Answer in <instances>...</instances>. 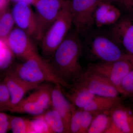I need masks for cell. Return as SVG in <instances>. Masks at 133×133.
<instances>
[{"mask_svg": "<svg viewBox=\"0 0 133 133\" xmlns=\"http://www.w3.org/2000/svg\"><path fill=\"white\" fill-rule=\"evenodd\" d=\"M79 36L76 30L69 32L49 62L61 78L72 85L84 72L80 63L83 48Z\"/></svg>", "mask_w": 133, "mask_h": 133, "instance_id": "6da1fadb", "label": "cell"}, {"mask_svg": "<svg viewBox=\"0 0 133 133\" xmlns=\"http://www.w3.org/2000/svg\"><path fill=\"white\" fill-rule=\"evenodd\" d=\"M83 49L88 57L97 62H112L127 59L131 58L113 38L109 32L92 30L87 33Z\"/></svg>", "mask_w": 133, "mask_h": 133, "instance_id": "7a4b0ae2", "label": "cell"}, {"mask_svg": "<svg viewBox=\"0 0 133 133\" xmlns=\"http://www.w3.org/2000/svg\"><path fill=\"white\" fill-rule=\"evenodd\" d=\"M17 76L28 82L41 84L43 82L59 85L62 88H70L72 85L63 80L49 63L36 53L22 63L10 69Z\"/></svg>", "mask_w": 133, "mask_h": 133, "instance_id": "3957f363", "label": "cell"}, {"mask_svg": "<svg viewBox=\"0 0 133 133\" xmlns=\"http://www.w3.org/2000/svg\"><path fill=\"white\" fill-rule=\"evenodd\" d=\"M72 25L69 2L62 9L41 40L42 53L45 58H50L68 35Z\"/></svg>", "mask_w": 133, "mask_h": 133, "instance_id": "277c9868", "label": "cell"}, {"mask_svg": "<svg viewBox=\"0 0 133 133\" xmlns=\"http://www.w3.org/2000/svg\"><path fill=\"white\" fill-rule=\"evenodd\" d=\"M102 0H70L72 24L80 35H85L94 26L95 10Z\"/></svg>", "mask_w": 133, "mask_h": 133, "instance_id": "5b68a950", "label": "cell"}, {"mask_svg": "<svg viewBox=\"0 0 133 133\" xmlns=\"http://www.w3.org/2000/svg\"><path fill=\"white\" fill-rule=\"evenodd\" d=\"M70 0H36V9L37 33L36 39L41 41L51 25Z\"/></svg>", "mask_w": 133, "mask_h": 133, "instance_id": "8992f818", "label": "cell"}, {"mask_svg": "<svg viewBox=\"0 0 133 133\" xmlns=\"http://www.w3.org/2000/svg\"><path fill=\"white\" fill-rule=\"evenodd\" d=\"M72 85L84 88L96 96L118 97L121 94L107 79L87 69Z\"/></svg>", "mask_w": 133, "mask_h": 133, "instance_id": "52a82bcc", "label": "cell"}, {"mask_svg": "<svg viewBox=\"0 0 133 133\" xmlns=\"http://www.w3.org/2000/svg\"><path fill=\"white\" fill-rule=\"evenodd\" d=\"M133 69V63L127 59L115 62L90 63L87 67L88 70L100 74L107 79L117 88L119 92L122 81Z\"/></svg>", "mask_w": 133, "mask_h": 133, "instance_id": "ba28073f", "label": "cell"}, {"mask_svg": "<svg viewBox=\"0 0 133 133\" xmlns=\"http://www.w3.org/2000/svg\"><path fill=\"white\" fill-rule=\"evenodd\" d=\"M4 41L15 56L23 61L38 53L31 37L17 27L13 29Z\"/></svg>", "mask_w": 133, "mask_h": 133, "instance_id": "9c48e42d", "label": "cell"}, {"mask_svg": "<svg viewBox=\"0 0 133 133\" xmlns=\"http://www.w3.org/2000/svg\"><path fill=\"white\" fill-rule=\"evenodd\" d=\"M133 63V20L128 15L121 17L108 31Z\"/></svg>", "mask_w": 133, "mask_h": 133, "instance_id": "30bf717a", "label": "cell"}, {"mask_svg": "<svg viewBox=\"0 0 133 133\" xmlns=\"http://www.w3.org/2000/svg\"><path fill=\"white\" fill-rule=\"evenodd\" d=\"M109 113L111 122L105 133H133V111L123 100Z\"/></svg>", "mask_w": 133, "mask_h": 133, "instance_id": "8fae6325", "label": "cell"}, {"mask_svg": "<svg viewBox=\"0 0 133 133\" xmlns=\"http://www.w3.org/2000/svg\"><path fill=\"white\" fill-rule=\"evenodd\" d=\"M5 75L2 81L7 88L10 96L9 104L6 111L19 103L27 92L35 90L41 84L24 80L17 76L10 69L5 72Z\"/></svg>", "mask_w": 133, "mask_h": 133, "instance_id": "7c38bea8", "label": "cell"}, {"mask_svg": "<svg viewBox=\"0 0 133 133\" xmlns=\"http://www.w3.org/2000/svg\"><path fill=\"white\" fill-rule=\"evenodd\" d=\"M30 6L24 2L16 3L11 13L16 27L35 38L36 20L35 13Z\"/></svg>", "mask_w": 133, "mask_h": 133, "instance_id": "4fadbf2b", "label": "cell"}, {"mask_svg": "<svg viewBox=\"0 0 133 133\" xmlns=\"http://www.w3.org/2000/svg\"><path fill=\"white\" fill-rule=\"evenodd\" d=\"M74 105L66 97L59 85L51 88V106L58 113L64 122L66 133H70V122Z\"/></svg>", "mask_w": 133, "mask_h": 133, "instance_id": "5bb4252c", "label": "cell"}, {"mask_svg": "<svg viewBox=\"0 0 133 133\" xmlns=\"http://www.w3.org/2000/svg\"><path fill=\"white\" fill-rule=\"evenodd\" d=\"M111 3L102 1L95 10L94 16V26L98 29L111 26L121 17V12Z\"/></svg>", "mask_w": 133, "mask_h": 133, "instance_id": "9a60e30c", "label": "cell"}, {"mask_svg": "<svg viewBox=\"0 0 133 133\" xmlns=\"http://www.w3.org/2000/svg\"><path fill=\"white\" fill-rule=\"evenodd\" d=\"M123 99L119 97L96 96L83 109L95 113L109 111L121 103Z\"/></svg>", "mask_w": 133, "mask_h": 133, "instance_id": "2e32d148", "label": "cell"}, {"mask_svg": "<svg viewBox=\"0 0 133 133\" xmlns=\"http://www.w3.org/2000/svg\"><path fill=\"white\" fill-rule=\"evenodd\" d=\"M68 92H63L72 104L77 108L83 109L92 100L95 95L84 88L72 85Z\"/></svg>", "mask_w": 133, "mask_h": 133, "instance_id": "e0dca14e", "label": "cell"}, {"mask_svg": "<svg viewBox=\"0 0 133 133\" xmlns=\"http://www.w3.org/2000/svg\"><path fill=\"white\" fill-rule=\"evenodd\" d=\"M44 109L30 95L25 99H23L17 104L9 108L7 111L17 113L27 114L38 116L45 112Z\"/></svg>", "mask_w": 133, "mask_h": 133, "instance_id": "ac0fdd59", "label": "cell"}, {"mask_svg": "<svg viewBox=\"0 0 133 133\" xmlns=\"http://www.w3.org/2000/svg\"><path fill=\"white\" fill-rule=\"evenodd\" d=\"M40 115L45 121L50 133H66L63 120L55 109H49Z\"/></svg>", "mask_w": 133, "mask_h": 133, "instance_id": "d6986e66", "label": "cell"}, {"mask_svg": "<svg viewBox=\"0 0 133 133\" xmlns=\"http://www.w3.org/2000/svg\"><path fill=\"white\" fill-rule=\"evenodd\" d=\"M51 88L48 84H41L30 94L45 111L51 106Z\"/></svg>", "mask_w": 133, "mask_h": 133, "instance_id": "ffe728a7", "label": "cell"}, {"mask_svg": "<svg viewBox=\"0 0 133 133\" xmlns=\"http://www.w3.org/2000/svg\"><path fill=\"white\" fill-rule=\"evenodd\" d=\"M111 122L109 111L101 112L95 115L87 133H105Z\"/></svg>", "mask_w": 133, "mask_h": 133, "instance_id": "44dd1931", "label": "cell"}, {"mask_svg": "<svg viewBox=\"0 0 133 133\" xmlns=\"http://www.w3.org/2000/svg\"><path fill=\"white\" fill-rule=\"evenodd\" d=\"M10 127L12 133H35L33 121L21 117L10 115Z\"/></svg>", "mask_w": 133, "mask_h": 133, "instance_id": "7402d4cb", "label": "cell"}, {"mask_svg": "<svg viewBox=\"0 0 133 133\" xmlns=\"http://www.w3.org/2000/svg\"><path fill=\"white\" fill-rule=\"evenodd\" d=\"M14 21L11 12L7 9L0 14V38L5 40L14 28Z\"/></svg>", "mask_w": 133, "mask_h": 133, "instance_id": "603a6c76", "label": "cell"}, {"mask_svg": "<svg viewBox=\"0 0 133 133\" xmlns=\"http://www.w3.org/2000/svg\"><path fill=\"white\" fill-rule=\"evenodd\" d=\"M119 92L126 99H133V69L122 81Z\"/></svg>", "mask_w": 133, "mask_h": 133, "instance_id": "cb8c5ba5", "label": "cell"}, {"mask_svg": "<svg viewBox=\"0 0 133 133\" xmlns=\"http://www.w3.org/2000/svg\"><path fill=\"white\" fill-rule=\"evenodd\" d=\"M14 56L7 45L0 50V72H5L12 67Z\"/></svg>", "mask_w": 133, "mask_h": 133, "instance_id": "d4e9b609", "label": "cell"}, {"mask_svg": "<svg viewBox=\"0 0 133 133\" xmlns=\"http://www.w3.org/2000/svg\"><path fill=\"white\" fill-rule=\"evenodd\" d=\"M82 109L73 105L70 122V133H79L81 127Z\"/></svg>", "mask_w": 133, "mask_h": 133, "instance_id": "484cf974", "label": "cell"}, {"mask_svg": "<svg viewBox=\"0 0 133 133\" xmlns=\"http://www.w3.org/2000/svg\"><path fill=\"white\" fill-rule=\"evenodd\" d=\"M97 113L82 109L81 127L79 133H87L95 115Z\"/></svg>", "mask_w": 133, "mask_h": 133, "instance_id": "4316f807", "label": "cell"}, {"mask_svg": "<svg viewBox=\"0 0 133 133\" xmlns=\"http://www.w3.org/2000/svg\"><path fill=\"white\" fill-rule=\"evenodd\" d=\"M10 102L9 93L3 81L0 82V111H6Z\"/></svg>", "mask_w": 133, "mask_h": 133, "instance_id": "83f0119b", "label": "cell"}, {"mask_svg": "<svg viewBox=\"0 0 133 133\" xmlns=\"http://www.w3.org/2000/svg\"><path fill=\"white\" fill-rule=\"evenodd\" d=\"M10 115L0 111V133H5L10 130Z\"/></svg>", "mask_w": 133, "mask_h": 133, "instance_id": "f1b7e54d", "label": "cell"}, {"mask_svg": "<svg viewBox=\"0 0 133 133\" xmlns=\"http://www.w3.org/2000/svg\"><path fill=\"white\" fill-rule=\"evenodd\" d=\"M120 3L128 13L127 15L133 20V0H121Z\"/></svg>", "mask_w": 133, "mask_h": 133, "instance_id": "f546056e", "label": "cell"}, {"mask_svg": "<svg viewBox=\"0 0 133 133\" xmlns=\"http://www.w3.org/2000/svg\"><path fill=\"white\" fill-rule=\"evenodd\" d=\"M9 0H0V14L8 9Z\"/></svg>", "mask_w": 133, "mask_h": 133, "instance_id": "4dcf8cb0", "label": "cell"}, {"mask_svg": "<svg viewBox=\"0 0 133 133\" xmlns=\"http://www.w3.org/2000/svg\"><path fill=\"white\" fill-rule=\"evenodd\" d=\"M12 1L14 2L15 3L17 2H24L27 3L28 5H34L36 0H11Z\"/></svg>", "mask_w": 133, "mask_h": 133, "instance_id": "1f68e13d", "label": "cell"}, {"mask_svg": "<svg viewBox=\"0 0 133 133\" xmlns=\"http://www.w3.org/2000/svg\"><path fill=\"white\" fill-rule=\"evenodd\" d=\"M5 41L4 40L0 38V50L2 48H4L5 46L6 45Z\"/></svg>", "mask_w": 133, "mask_h": 133, "instance_id": "d6a6232c", "label": "cell"}, {"mask_svg": "<svg viewBox=\"0 0 133 133\" xmlns=\"http://www.w3.org/2000/svg\"><path fill=\"white\" fill-rule=\"evenodd\" d=\"M121 1V0H102V1L113 3H120V2Z\"/></svg>", "mask_w": 133, "mask_h": 133, "instance_id": "836d02e7", "label": "cell"}, {"mask_svg": "<svg viewBox=\"0 0 133 133\" xmlns=\"http://www.w3.org/2000/svg\"><path fill=\"white\" fill-rule=\"evenodd\" d=\"M129 100V104H127L131 108V109L133 111V99H127Z\"/></svg>", "mask_w": 133, "mask_h": 133, "instance_id": "e575fe53", "label": "cell"}]
</instances>
